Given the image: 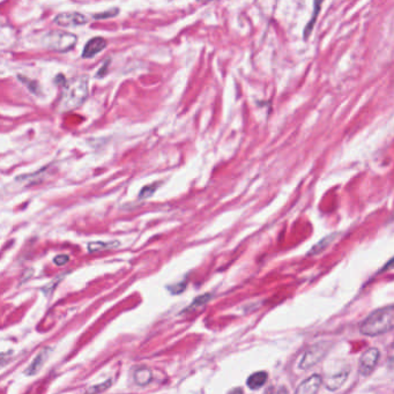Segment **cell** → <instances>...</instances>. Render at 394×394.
Here are the masks:
<instances>
[{
    "mask_svg": "<svg viewBox=\"0 0 394 394\" xmlns=\"http://www.w3.org/2000/svg\"><path fill=\"white\" fill-rule=\"evenodd\" d=\"M68 260H70V257L66 255V254H59L53 259L54 264L58 265V266H63V265L67 264Z\"/></svg>",
    "mask_w": 394,
    "mask_h": 394,
    "instance_id": "17",
    "label": "cell"
},
{
    "mask_svg": "<svg viewBox=\"0 0 394 394\" xmlns=\"http://www.w3.org/2000/svg\"><path fill=\"white\" fill-rule=\"evenodd\" d=\"M62 94L59 98V111H71L79 108L89 95L88 76L77 75L70 80H64L62 84Z\"/></svg>",
    "mask_w": 394,
    "mask_h": 394,
    "instance_id": "1",
    "label": "cell"
},
{
    "mask_svg": "<svg viewBox=\"0 0 394 394\" xmlns=\"http://www.w3.org/2000/svg\"><path fill=\"white\" fill-rule=\"evenodd\" d=\"M135 383L138 385H147L150 380H152V372L148 369L141 368L138 371H135L134 373Z\"/></svg>",
    "mask_w": 394,
    "mask_h": 394,
    "instance_id": "12",
    "label": "cell"
},
{
    "mask_svg": "<svg viewBox=\"0 0 394 394\" xmlns=\"http://www.w3.org/2000/svg\"><path fill=\"white\" fill-rule=\"evenodd\" d=\"M157 187H159L157 184H152V185H148V186L143 187V190H141L140 193H139V199L150 198V196L154 194V192L156 191Z\"/></svg>",
    "mask_w": 394,
    "mask_h": 394,
    "instance_id": "16",
    "label": "cell"
},
{
    "mask_svg": "<svg viewBox=\"0 0 394 394\" xmlns=\"http://www.w3.org/2000/svg\"><path fill=\"white\" fill-rule=\"evenodd\" d=\"M327 350V347H324L322 345H317L309 348L308 350L304 352L303 357L300 361L299 368L300 369H309L310 366H313L319 360H322L325 352Z\"/></svg>",
    "mask_w": 394,
    "mask_h": 394,
    "instance_id": "5",
    "label": "cell"
},
{
    "mask_svg": "<svg viewBox=\"0 0 394 394\" xmlns=\"http://www.w3.org/2000/svg\"><path fill=\"white\" fill-rule=\"evenodd\" d=\"M119 10L118 8H111L103 13H98V14H94L93 17L95 20H105V19H111V17L118 15Z\"/></svg>",
    "mask_w": 394,
    "mask_h": 394,
    "instance_id": "15",
    "label": "cell"
},
{
    "mask_svg": "<svg viewBox=\"0 0 394 394\" xmlns=\"http://www.w3.org/2000/svg\"><path fill=\"white\" fill-rule=\"evenodd\" d=\"M332 240H333V236H329V237L324 238L322 242L318 243V244L316 245V246H313V249L309 252V254L310 255H313V254L319 253V252H322L325 249V247H326L329 244V243L332 242Z\"/></svg>",
    "mask_w": 394,
    "mask_h": 394,
    "instance_id": "14",
    "label": "cell"
},
{
    "mask_svg": "<svg viewBox=\"0 0 394 394\" xmlns=\"http://www.w3.org/2000/svg\"><path fill=\"white\" fill-rule=\"evenodd\" d=\"M394 328V305L373 311L361 325V332L369 337L384 334Z\"/></svg>",
    "mask_w": 394,
    "mask_h": 394,
    "instance_id": "2",
    "label": "cell"
},
{
    "mask_svg": "<svg viewBox=\"0 0 394 394\" xmlns=\"http://www.w3.org/2000/svg\"><path fill=\"white\" fill-rule=\"evenodd\" d=\"M379 360V350L377 348H370L363 352L360 360V372L363 376H368L372 372Z\"/></svg>",
    "mask_w": 394,
    "mask_h": 394,
    "instance_id": "6",
    "label": "cell"
},
{
    "mask_svg": "<svg viewBox=\"0 0 394 394\" xmlns=\"http://www.w3.org/2000/svg\"><path fill=\"white\" fill-rule=\"evenodd\" d=\"M45 354H48V351H47V350H44L43 352H41V354H40L37 357H36L35 361H34L33 363H31V365L29 366V369L27 370V373L34 375V373L36 372V371L40 370L41 365H42L43 361H44V359H45Z\"/></svg>",
    "mask_w": 394,
    "mask_h": 394,
    "instance_id": "13",
    "label": "cell"
},
{
    "mask_svg": "<svg viewBox=\"0 0 394 394\" xmlns=\"http://www.w3.org/2000/svg\"><path fill=\"white\" fill-rule=\"evenodd\" d=\"M348 378V372L347 371H343V372L338 373L336 376H332L327 379L326 383V387L331 389V391H336L340 386H342L343 383L346 382V379Z\"/></svg>",
    "mask_w": 394,
    "mask_h": 394,
    "instance_id": "10",
    "label": "cell"
},
{
    "mask_svg": "<svg viewBox=\"0 0 394 394\" xmlns=\"http://www.w3.org/2000/svg\"><path fill=\"white\" fill-rule=\"evenodd\" d=\"M105 47H107V40H104L103 37H100V36H97V37L91 38L88 41V42H87L81 56H82V58H86V59L93 58L96 56V54L100 53L101 51H103Z\"/></svg>",
    "mask_w": 394,
    "mask_h": 394,
    "instance_id": "7",
    "label": "cell"
},
{
    "mask_svg": "<svg viewBox=\"0 0 394 394\" xmlns=\"http://www.w3.org/2000/svg\"><path fill=\"white\" fill-rule=\"evenodd\" d=\"M77 37L65 30H51L42 37V44L45 48L56 52H67L74 48Z\"/></svg>",
    "mask_w": 394,
    "mask_h": 394,
    "instance_id": "3",
    "label": "cell"
},
{
    "mask_svg": "<svg viewBox=\"0 0 394 394\" xmlns=\"http://www.w3.org/2000/svg\"><path fill=\"white\" fill-rule=\"evenodd\" d=\"M322 385V377L319 375H313L302 382L296 388L295 394H316Z\"/></svg>",
    "mask_w": 394,
    "mask_h": 394,
    "instance_id": "8",
    "label": "cell"
},
{
    "mask_svg": "<svg viewBox=\"0 0 394 394\" xmlns=\"http://www.w3.org/2000/svg\"><path fill=\"white\" fill-rule=\"evenodd\" d=\"M109 62H110V61L108 59V61L103 64V67H101V68H100V71L97 72V74H96V76L101 77V76H104V75H105V73H107V70H108V66H109V65H108Z\"/></svg>",
    "mask_w": 394,
    "mask_h": 394,
    "instance_id": "18",
    "label": "cell"
},
{
    "mask_svg": "<svg viewBox=\"0 0 394 394\" xmlns=\"http://www.w3.org/2000/svg\"><path fill=\"white\" fill-rule=\"evenodd\" d=\"M119 246V242H93L88 244V251L89 252H98L103 250L113 249V247Z\"/></svg>",
    "mask_w": 394,
    "mask_h": 394,
    "instance_id": "11",
    "label": "cell"
},
{
    "mask_svg": "<svg viewBox=\"0 0 394 394\" xmlns=\"http://www.w3.org/2000/svg\"><path fill=\"white\" fill-rule=\"evenodd\" d=\"M230 394H243V391L241 388H236V389H233V391H231Z\"/></svg>",
    "mask_w": 394,
    "mask_h": 394,
    "instance_id": "20",
    "label": "cell"
},
{
    "mask_svg": "<svg viewBox=\"0 0 394 394\" xmlns=\"http://www.w3.org/2000/svg\"><path fill=\"white\" fill-rule=\"evenodd\" d=\"M266 380H267V373L264 372V371H259V372L251 375L250 377L247 378V386H249L251 389H258L264 386L265 383H266Z\"/></svg>",
    "mask_w": 394,
    "mask_h": 394,
    "instance_id": "9",
    "label": "cell"
},
{
    "mask_svg": "<svg viewBox=\"0 0 394 394\" xmlns=\"http://www.w3.org/2000/svg\"><path fill=\"white\" fill-rule=\"evenodd\" d=\"M53 21L59 27H77L86 25L88 22V19L84 14H81V13L65 12L56 15Z\"/></svg>",
    "mask_w": 394,
    "mask_h": 394,
    "instance_id": "4",
    "label": "cell"
},
{
    "mask_svg": "<svg viewBox=\"0 0 394 394\" xmlns=\"http://www.w3.org/2000/svg\"><path fill=\"white\" fill-rule=\"evenodd\" d=\"M389 268H394V258L392 260H389L386 266L384 267V269H389Z\"/></svg>",
    "mask_w": 394,
    "mask_h": 394,
    "instance_id": "19",
    "label": "cell"
}]
</instances>
